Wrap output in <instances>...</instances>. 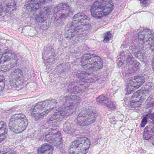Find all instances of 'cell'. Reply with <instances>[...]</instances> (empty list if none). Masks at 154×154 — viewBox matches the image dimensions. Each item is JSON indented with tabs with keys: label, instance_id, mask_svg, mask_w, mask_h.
<instances>
[{
	"label": "cell",
	"instance_id": "6da1fadb",
	"mask_svg": "<svg viewBox=\"0 0 154 154\" xmlns=\"http://www.w3.org/2000/svg\"><path fill=\"white\" fill-rule=\"evenodd\" d=\"M80 101L77 96H68L63 99L59 108V112L62 116H68L75 111Z\"/></svg>",
	"mask_w": 154,
	"mask_h": 154
},
{
	"label": "cell",
	"instance_id": "7a4b0ae2",
	"mask_svg": "<svg viewBox=\"0 0 154 154\" xmlns=\"http://www.w3.org/2000/svg\"><path fill=\"white\" fill-rule=\"evenodd\" d=\"M114 8L111 1L100 0L95 2L91 8V12L93 17L100 18L108 15Z\"/></svg>",
	"mask_w": 154,
	"mask_h": 154
},
{
	"label": "cell",
	"instance_id": "3957f363",
	"mask_svg": "<svg viewBox=\"0 0 154 154\" xmlns=\"http://www.w3.org/2000/svg\"><path fill=\"white\" fill-rule=\"evenodd\" d=\"M81 62L83 68L89 71H96L103 68L102 59L95 54H84L82 57Z\"/></svg>",
	"mask_w": 154,
	"mask_h": 154
},
{
	"label": "cell",
	"instance_id": "277c9868",
	"mask_svg": "<svg viewBox=\"0 0 154 154\" xmlns=\"http://www.w3.org/2000/svg\"><path fill=\"white\" fill-rule=\"evenodd\" d=\"M71 25L79 35L85 34L91 28L90 21L88 17L83 13H78L74 16Z\"/></svg>",
	"mask_w": 154,
	"mask_h": 154
},
{
	"label": "cell",
	"instance_id": "5b68a950",
	"mask_svg": "<svg viewBox=\"0 0 154 154\" xmlns=\"http://www.w3.org/2000/svg\"><path fill=\"white\" fill-rule=\"evenodd\" d=\"M57 105L56 100L53 99L45 100L36 104L32 110V115L36 120L42 118L50 111L54 109Z\"/></svg>",
	"mask_w": 154,
	"mask_h": 154
},
{
	"label": "cell",
	"instance_id": "8992f818",
	"mask_svg": "<svg viewBox=\"0 0 154 154\" xmlns=\"http://www.w3.org/2000/svg\"><path fill=\"white\" fill-rule=\"evenodd\" d=\"M119 65L124 69L126 73H134L139 69V64L130 55L122 52L118 60Z\"/></svg>",
	"mask_w": 154,
	"mask_h": 154
},
{
	"label": "cell",
	"instance_id": "52a82bcc",
	"mask_svg": "<svg viewBox=\"0 0 154 154\" xmlns=\"http://www.w3.org/2000/svg\"><path fill=\"white\" fill-rule=\"evenodd\" d=\"M28 125V119L24 115L15 114L10 118L9 127L14 133L20 134L26 129Z\"/></svg>",
	"mask_w": 154,
	"mask_h": 154
},
{
	"label": "cell",
	"instance_id": "ba28073f",
	"mask_svg": "<svg viewBox=\"0 0 154 154\" xmlns=\"http://www.w3.org/2000/svg\"><path fill=\"white\" fill-rule=\"evenodd\" d=\"M90 146V142L87 137H80L73 141L69 146V154H86Z\"/></svg>",
	"mask_w": 154,
	"mask_h": 154
},
{
	"label": "cell",
	"instance_id": "9c48e42d",
	"mask_svg": "<svg viewBox=\"0 0 154 154\" xmlns=\"http://www.w3.org/2000/svg\"><path fill=\"white\" fill-rule=\"evenodd\" d=\"M97 111L91 108H84L77 117V123L81 126H86L94 123L97 118Z\"/></svg>",
	"mask_w": 154,
	"mask_h": 154
},
{
	"label": "cell",
	"instance_id": "30bf717a",
	"mask_svg": "<svg viewBox=\"0 0 154 154\" xmlns=\"http://www.w3.org/2000/svg\"><path fill=\"white\" fill-rule=\"evenodd\" d=\"M17 58L16 55L11 52H5L0 59V71H8L14 67L17 63Z\"/></svg>",
	"mask_w": 154,
	"mask_h": 154
},
{
	"label": "cell",
	"instance_id": "8fae6325",
	"mask_svg": "<svg viewBox=\"0 0 154 154\" xmlns=\"http://www.w3.org/2000/svg\"><path fill=\"white\" fill-rule=\"evenodd\" d=\"M52 11L50 7L43 8L36 17V21L42 29H48L50 25Z\"/></svg>",
	"mask_w": 154,
	"mask_h": 154
},
{
	"label": "cell",
	"instance_id": "7c38bea8",
	"mask_svg": "<svg viewBox=\"0 0 154 154\" xmlns=\"http://www.w3.org/2000/svg\"><path fill=\"white\" fill-rule=\"evenodd\" d=\"M71 9L66 4L61 3L57 5L53 12V18L56 22H60L66 19L71 13Z\"/></svg>",
	"mask_w": 154,
	"mask_h": 154
},
{
	"label": "cell",
	"instance_id": "4fadbf2b",
	"mask_svg": "<svg viewBox=\"0 0 154 154\" xmlns=\"http://www.w3.org/2000/svg\"><path fill=\"white\" fill-rule=\"evenodd\" d=\"M145 80L142 76H135L131 78L127 85V94H131L139 89L144 83Z\"/></svg>",
	"mask_w": 154,
	"mask_h": 154
},
{
	"label": "cell",
	"instance_id": "5bb4252c",
	"mask_svg": "<svg viewBox=\"0 0 154 154\" xmlns=\"http://www.w3.org/2000/svg\"><path fill=\"white\" fill-rule=\"evenodd\" d=\"M146 97V90L142 89L136 92L131 97L130 105L134 108L139 107L143 105Z\"/></svg>",
	"mask_w": 154,
	"mask_h": 154
},
{
	"label": "cell",
	"instance_id": "9a60e30c",
	"mask_svg": "<svg viewBox=\"0 0 154 154\" xmlns=\"http://www.w3.org/2000/svg\"><path fill=\"white\" fill-rule=\"evenodd\" d=\"M45 138L48 143L54 146H58L62 143V135L57 130H52L46 136Z\"/></svg>",
	"mask_w": 154,
	"mask_h": 154
},
{
	"label": "cell",
	"instance_id": "2e32d148",
	"mask_svg": "<svg viewBox=\"0 0 154 154\" xmlns=\"http://www.w3.org/2000/svg\"><path fill=\"white\" fill-rule=\"evenodd\" d=\"M24 77L23 74L20 70H15L10 75V83L14 87L18 88L21 86Z\"/></svg>",
	"mask_w": 154,
	"mask_h": 154
},
{
	"label": "cell",
	"instance_id": "e0dca14e",
	"mask_svg": "<svg viewBox=\"0 0 154 154\" xmlns=\"http://www.w3.org/2000/svg\"><path fill=\"white\" fill-rule=\"evenodd\" d=\"M139 41L145 44L151 45L154 41V38L152 32L148 29H145L138 35Z\"/></svg>",
	"mask_w": 154,
	"mask_h": 154
},
{
	"label": "cell",
	"instance_id": "ac0fdd59",
	"mask_svg": "<svg viewBox=\"0 0 154 154\" xmlns=\"http://www.w3.org/2000/svg\"><path fill=\"white\" fill-rule=\"evenodd\" d=\"M88 86V83L83 81L75 82L69 86V90L71 93H80L84 91Z\"/></svg>",
	"mask_w": 154,
	"mask_h": 154
},
{
	"label": "cell",
	"instance_id": "d6986e66",
	"mask_svg": "<svg viewBox=\"0 0 154 154\" xmlns=\"http://www.w3.org/2000/svg\"><path fill=\"white\" fill-rule=\"evenodd\" d=\"M97 101L99 103L105 105L109 109H114L116 108V106L115 103L105 95H100L97 98Z\"/></svg>",
	"mask_w": 154,
	"mask_h": 154
},
{
	"label": "cell",
	"instance_id": "ffe728a7",
	"mask_svg": "<svg viewBox=\"0 0 154 154\" xmlns=\"http://www.w3.org/2000/svg\"><path fill=\"white\" fill-rule=\"evenodd\" d=\"M145 140L154 143V126L148 125L145 128L143 134Z\"/></svg>",
	"mask_w": 154,
	"mask_h": 154
},
{
	"label": "cell",
	"instance_id": "44dd1931",
	"mask_svg": "<svg viewBox=\"0 0 154 154\" xmlns=\"http://www.w3.org/2000/svg\"><path fill=\"white\" fill-rule=\"evenodd\" d=\"M78 78L80 79L83 82L88 83L89 82H92L96 79V77L94 74L89 72L81 71L77 74Z\"/></svg>",
	"mask_w": 154,
	"mask_h": 154
},
{
	"label": "cell",
	"instance_id": "7402d4cb",
	"mask_svg": "<svg viewBox=\"0 0 154 154\" xmlns=\"http://www.w3.org/2000/svg\"><path fill=\"white\" fill-rule=\"evenodd\" d=\"M3 10L7 13L13 11L16 8V3L13 1H5L1 2Z\"/></svg>",
	"mask_w": 154,
	"mask_h": 154
},
{
	"label": "cell",
	"instance_id": "603a6c76",
	"mask_svg": "<svg viewBox=\"0 0 154 154\" xmlns=\"http://www.w3.org/2000/svg\"><path fill=\"white\" fill-rule=\"evenodd\" d=\"M54 148L52 145L45 143L38 148V154H52Z\"/></svg>",
	"mask_w": 154,
	"mask_h": 154
},
{
	"label": "cell",
	"instance_id": "cb8c5ba5",
	"mask_svg": "<svg viewBox=\"0 0 154 154\" xmlns=\"http://www.w3.org/2000/svg\"><path fill=\"white\" fill-rule=\"evenodd\" d=\"M46 1H29L27 2L26 5L27 7L31 10H37L39 9L44 3Z\"/></svg>",
	"mask_w": 154,
	"mask_h": 154
},
{
	"label": "cell",
	"instance_id": "d4e9b609",
	"mask_svg": "<svg viewBox=\"0 0 154 154\" xmlns=\"http://www.w3.org/2000/svg\"><path fill=\"white\" fill-rule=\"evenodd\" d=\"M44 61L46 62L50 63L53 61L54 58V54L53 53L52 49L50 47H46L44 49Z\"/></svg>",
	"mask_w": 154,
	"mask_h": 154
},
{
	"label": "cell",
	"instance_id": "484cf974",
	"mask_svg": "<svg viewBox=\"0 0 154 154\" xmlns=\"http://www.w3.org/2000/svg\"><path fill=\"white\" fill-rule=\"evenodd\" d=\"M7 129L6 124L2 121L0 122V143L4 141L7 136Z\"/></svg>",
	"mask_w": 154,
	"mask_h": 154
},
{
	"label": "cell",
	"instance_id": "4316f807",
	"mask_svg": "<svg viewBox=\"0 0 154 154\" xmlns=\"http://www.w3.org/2000/svg\"><path fill=\"white\" fill-rule=\"evenodd\" d=\"M146 106V108L154 107V97H149L145 103Z\"/></svg>",
	"mask_w": 154,
	"mask_h": 154
},
{
	"label": "cell",
	"instance_id": "83f0119b",
	"mask_svg": "<svg viewBox=\"0 0 154 154\" xmlns=\"http://www.w3.org/2000/svg\"><path fill=\"white\" fill-rule=\"evenodd\" d=\"M0 154H17L16 152L10 149L0 150Z\"/></svg>",
	"mask_w": 154,
	"mask_h": 154
},
{
	"label": "cell",
	"instance_id": "f1b7e54d",
	"mask_svg": "<svg viewBox=\"0 0 154 154\" xmlns=\"http://www.w3.org/2000/svg\"><path fill=\"white\" fill-rule=\"evenodd\" d=\"M5 86V79L4 77L0 76V92L2 91Z\"/></svg>",
	"mask_w": 154,
	"mask_h": 154
},
{
	"label": "cell",
	"instance_id": "f546056e",
	"mask_svg": "<svg viewBox=\"0 0 154 154\" xmlns=\"http://www.w3.org/2000/svg\"><path fill=\"white\" fill-rule=\"evenodd\" d=\"M111 37H112V35H111V33L110 32L107 33L105 35V38H104V42H108L110 39Z\"/></svg>",
	"mask_w": 154,
	"mask_h": 154
},
{
	"label": "cell",
	"instance_id": "4dcf8cb0",
	"mask_svg": "<svg viewBox=\"0 0 154 154\" xmlns=\"http://www.w3.org/2000/svg\"><path fill=\"white\" fill-rule=\"evenodd\" d=\"M147 119H148V116L144 118L143 121H142V124H141L142 127H144L145 125L146 124V123H147Z\"/></svg>",
	"mask_w": 154,
	"mask_h": 154
},
{
	"label": "cell",
	"instance_id": "1f68e13d",
	"mask_svg": "<svg viewBox=\"0 0 154 154\" xmlns=\"http://www.w3.org/2000/svg\"><path fill=\"white\" fill-rule=\"evenodd\" d=\"M148 118L151 120V123L154 125V113L148 115Z\"/></svg>",
	"mask_w": 154,
	"mask_h": 154
},
{
	"label": "cell",
	"instance_id": "d6a6232c",
	"mask_svg": "<svg viewBox=\"0 0 154 154\" xmlns=\"http://www.w3.org/2000/svg\"><path fill=\"white\" fill-rule=\"evenodd\" d=\"M150 47H151V50H152V51L154 53V41L150 45Z\"/></svg>",
	"mask_w": 154,
	"mask_h": 154
},
{
	"label": "cell",
	"instance_id": "836d02e7",
	"mask_svg": "<svg viewBox=\"0 0 154 154\" xmlns=\"http://www.w3.org/2000/svg\"><path fill=\"white\" fill-rule=\"evenodd\" d=\"M3 11V10L2 6V4H1V2H0V16L2 13Z\"/></svg>",
	"mask_w": 154,
	"mask_h": 154
},
{
	"label": "cell",
	"instance_id": "e575fe53",
	"mask_svg": "<svg viewBox=\"0 0 154 154\" xmlns=\"http://www.w3.org/2000/svg\"><path fill=\"white\" fill-rule=\"evenodd\" d=\"M152 65L153 70L154 71V58L152 60Z\"/></svg>",
	"mask_w": 154,
	"mask_h": 154
},
{
	"label": "cell",
	"instance_id": "d590c367",
	"mask_svg": "<svg viewBox=\"0 0 154 154\" xmlns=\"http://www.w3.org/2000/svg\"><path fill=\"white\" fill-rule=\"evenodd\" d=\"M0 53H1V51H0Z\"/></svg>",
	"mask_w": 154,
	"mask_h": 154
}]
</instances>
